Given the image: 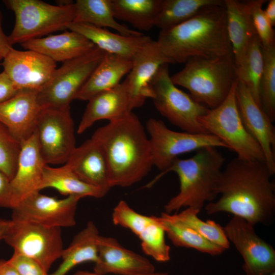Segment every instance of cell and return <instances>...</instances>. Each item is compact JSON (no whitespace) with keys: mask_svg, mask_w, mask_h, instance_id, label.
<instances>
[{"mask_svg":"<svg viewBox=\"0 0 275 275\" xmlns=\"http://www.w3.org/2000/svg\"><path fill=\"white\" fill-rule=\"evenodd\" d=\"M10 223V219H5L0 217V240H3Z\"/></svg>","mask_w":275,"mask_h":275,"instance_id":"cell-45","label":"cell"},{"mask_svg":"<svg viewBox=\"0 0 275 275\" xmlns=\"http://www.w3.org/2000/svg\"><path fill=\"white\" fill-rule=\"evenodd\" d=\"M0 275H20L8 260L0 259Z\"/></svg>","mask_w":275,"mask_h":275,"instance_id":"cell-43","label":"cell"},{"mask_svg":"<svg viewBox=\"0 0 275 275\" xmlns=\"http://www.w3.org/2000/svg\"><path fill=\"white\" fill-rule=\"evenodd\" d=\"M132 67L127 81L131 111L141 106L149 98L151 82L159 68L172 63L160 49L156 41L145 44L132 59Z\"/></svg>","mask_w":275,"mask_h":275,"instance_id":"cell-19","label":"cell"},{"mask_svg":"<svg viewBox=\"0 0 275 275\" xmlns=\"http://www.w3.org/2000/svg\"><path fill=\"white\" fill-rule=\"evenodd\" d=\"M171 79L175 85L188 90L196 101L214 108L226 98L237 79L233 56L191 58L181 70L171 76Z\"/></svg>","mask_w":275,"mask_h":275,"instance_id":"cell-5","label":"cell"},{"mask_svg":"<svg viewBox=\"0 0 275 275\" xmlns=\"http://www.w3.org/2000/svg\"><path fill=\"white\" fill-rule=\"evenodd\" d=\"M267 275H275V271L269 273Z\"/></svg>","mask_w":275,"mask_h":275,"instance_id":"cell-47","label":"cell"},{"mask_svg":"<svg viewBox=\"0 0 275 275\" xmlns=\"http://www.w3.org/2000/svg\"><path fill=\"white\" fill-rule=\"evenodd\" d=\"M146 128L150 136L153 166L161 171V176L179 155L208 147L228 149L212 134L174 131L160 120L150 118Z\"/></svg>","mask_w":275,"mask_h":275,"instance_id":"cell-11","label":"cell"},{"mask_svg":"<svg viewBox=\"0 0 275 275\" xmlns=\"http://www.w3.org/2000/svg\"><path fill=\"white\" fill-rule=\"evenodd\" d=\"M65 164L81 181L99 188L105 195L111 189L105 154L93 138L75 147Z\"/></svg>","mask_w":275,"mask_h":275,"instance_id":"cell-21","label":"cell"},{"mask_svg":"<svg viewBox=\"0 0 275 275\" xmlns=\"http://www.w3.org/2000/svg\"><path fill=\"white\" fill-rule=\"evenodd\" d=\"M102 147L111 187L141 181L153 166L151 146L138 117L130 112L98 128L91 137Z\"/></svg>","mask_w":275,"mask_h":275,"instance_id":"cell-2","label":"cell"},{"mask_svg":"<svg viewBox=\"0 0 275 275\" xmlns=\"http://www.w3.org/2000/svg\"><path fill=\"white\" fill-rule=\"evenodd\" d=\"M93 272L101 275H146L155 271L148 259L124 248L115 238L100 235Z\"/></svg>","mask_w":275,"mask_h":275,"instance_id":"cell-18","label":"cell"},{"mask_svg":"<svg viewBox=\"0 0 275 275\" xmlns=\"http://www.w3.org/2000/svg\"><path fill=\"white\" fill-rule=\"evenodd\" d=\"M131 67V60L106 53L75 99L88 101L96 95L116 87Z\"/></svg>","mask_w":275,"mask_h":275,"instance_id":"cell-27","label":"cell"},{"mask_svg":"<svg viewBox=\"0 0 275 275\" xmlns=\"http://www.w3.org/2000/svg\"><path fill=\"white\" fill-rule=\"evenodd\" d=\"M105 53L95 46L57 68L49 80L37 92V101L41 108L69 106Z\"/></svg>","mask_w":275,"mask_h":275,"instance_id":"cell-9","label":"cell"},{"mask_svg":"<svg viewBox=\"0 0 275 275\" xmlns=\"http://www.w3.org/2000/svg\"><path fill=\"white\" fill-rule=\"evenodd\" d=\"M237 79L226 98L217 107L209 109L198 119L202 127L245 160L265 162L262 150L245 128L241 121L236 98Z\"/></svg>","mask_w":275,"mask_h":275,"instance_id":"cell-7","label":"cell"},{"mask_svg":"<svg viewBox=\"0 0 275 275\" xmlns=\"http://www.w3.org/2000/svg\"><path fill=\"white\" fill-rule=\"evenodd\" d=\"M236 98L242 123L263 153L265 162L270 173H275V128L272 122L258 105L250 90L237 80Z\"/></svg>","mask_w":275,"mask_h":275,"instance_id":"cell-17","label":"cell"},{"mask_svg":"<svg viewBox=\"0 0 275 275\" xmlns=\"http://www.w3.org/2000/svg\"><path fill=\"white\" fill-rule=\"evenodd\" d=\"M3 59V58L0 56V65L1 64V62L2 61Z\"/></svg>","mask_w":275,"mask_h":275,"instance_id":"cell-48","label":"cell"},{"mask_svg":"<svg viewBox=\"0 0 275 275\" xmlns=\"http://www.w3.org/2000/svg\"><path fill=\"white\" fill-rule=\"evenodd\" d=\"M73 275H101L97 273H96L94 272H91L85 270H78ZM146 275H168L167 272H154L152 273L146 274Z\"/></svg>","mask_w":275,"mask_h":275,"instance_id":"cell-46","label":"cell"},{"mask_svg":"<svg viewBox=\"0 0 275 275\" xmlns=\"http://www.w3.org/2000/svg\"><path fill=\"white\" fill-rule=\"evenodd\" d=\"M74 5L75 17L73 22L109 28L126 36L144 34L117 22L114 14L112 0H77Z\"/></svg>","mask_w":275,"mask_h":275,"instance_id":"cell-29","label":"cell"},{"mask_svg":"<svg viewBox=\"0 0 275 275\" xmlns=\"http://www.w3.org/2000/svg\"><path fill=\"white\" fill-rule=\"evenodd\" d=\"M46 164L39 150L35 131L21 144L17 170L10 180L12 209L30 195L40 191Z\"/></svg>","mask_w":275,"mask_h":275,"instance_id":"cell-20","label":"cell"},{"mask_svg":"<svg viewBox=\"0 0 275 275\" xmlns=\"http://www.w3.org/2000/svg\"><path fill=\"white\" fill-rule=\"evenodd\" d=\"M241 275H247V274H246L244 273V274H241Z\"/></svg>","mask_w":275,"mask_h":275,"instance_id":"cell-49","label":"cell"},{"mask_svg":"<svg viewBox=\"0 0 275 275\" xmlns=\"http://www.w3.org/2000/svg\"><path fill=\"white\" fill-rule=\"evenodd\" d=\"M158 217L165 233L175 246L194 249L212 256L221 255L225 251L203 237L194 229L178 219L175 214L163 212Z\"/></svg>","mask_w":275,"mask_h":275,"instance_id":"cell-30","label":"cell"},{"mask_svg":"<svg viewBox=\"0 0 275 275\" xmlns=\"http://www.w3.org/2000/svg\"><path fill=\"white\" fill-rule=\"evenodd\" d=\"M130 112L132 111L127 84L125 79L116 87L99 93L88 100L77 132L78 134L83 133L99 120L113 121Z\"/></svg>","mask_w":275,"mask_h":275,"instance_id":"cell-23","label":"cell"},{"mask_svg":"<svg viewBox=\"0 0 275 275\" xmlns=\"http://www.w3.org/2000/svg\"><path fill=\"white\" fill-rule=\"evenodd\" d=\"M225 161L223 154L213 147L201 148L187 159L176 158L168 170L178 176L179 193L164 205V212L171 214L182 207L200 211L204 204L217 196L216 188Z\"/></svg>","mask_w":275,"mask_h":275,"instance_id":"cell-4","label":"cell"},{"mask_svg":"<svg viewBox=\"0 0 275 275\" xmlns=\"http://www.w3.org/2000/svg\"><path fill=\"white\" fill-rule=\"evenodd\" d=\"M3 240L14 253L34 260L47 272L64 250L61 228L26 220L11 218Z\"/></svg>","mask_w":275,"mask_h":275,"instance_id":"cell-10","label":"cell"},{"mask_svg":"<svg viewBox=\"0 0 275 275\" xmlns=\"http://www.w3.org/2000/svg\"><path fill=\"white\" fill-rule=\"evenodd\" d=\"M10 180L0 171V207L12 209Z\"/></svg>","mask_w":275,"mask_h":275,"instance_id":"cell-40","label":"cell"},{"mask_svg":"<svg viewBox=\"0 0 275 275\" xmlns=\"http://www.w3.org/2000/svg\"><path fill=\"white\" fill-rule=\"evenodd\" d=\"M53 188L61 194L101 198L105 194L99 188L89 185L78 178L65 164L60 167L46 164L44 168L41 189Z\"/></svg>","mask_w":275,"mask_h":275,"instance_id":"cell-31","label":"cell"},{"mask_svg":"<svg viewBox=\"0 0 275 275\" xmlns=\"http://www.w3.org/2000/svg\"><path fill=\"white\" fill-rule=\"evenodd\" d=\"M264 13L272 26L275 25V0H270L268 2Z\"/></svg>","mask_w":275,"mask_h":275,"instance_id":"cell-44","label":"cell"},{"mask_svg":"<svg viewBox=\"0 0 275 275\" xmlns=\"http://www.w3.org/2000/svg\"><path fill=\"white\" fill-rule=\"evenodd\" d=\"M200 212L198 209L186 208L175 214L178 219L194 229L207 240L225 250L229 249L230 242L226 236L224 227L212 220L202 221L198 216Z\"/></svg>","mask_w":275,"mask_h":275,"instance_id":"cell-36","label":"cell"},{"mask_svg":"<svg viewBox=\"0 0 275 275\" xmlns=\"http://www.w3.org/2000/svg\"><path fill=\"white\" fill-rule=\"evenodd\" d=\"M168 64H163L153 77L149 98L161 115L183 131L208 133L198 119L205 115L209 108L176 86L171 80Z\"/></svg>","mask_w":275,"mask_h":275,"instance_id":"cell-8","label":"cell"},{"mask_svg":"<svg viewBox=\"0 0 275 275\" xmlns=\"http://www.w3.org/2000/svg\"><path fill=\"white\" fill-rule=\"evenodd\" d=\"M224 5L223 0H162L155 26L166 30L193 17L203 8Z\"/></svg>","mask_w":275,"mask_h":275,"instance_id":"cell-33","label":"cell"},{"mask_svg":"<svg viewBox=\"0 0 275 275\" xmlns=\"http://www.w3.org/2000/svg\"><path fill=\"white\" fill-rule=\"evenodd\" d=\"M69 106L42 108L35 131L46 164H65L75 148L74 123Z\"/></svg>","mask_w":275,"mask_h":275,"instance_id":"cell-12","label":"cell"},{"mask_svg":"<svg viewBox=\"0 0 275 275\" xmlns=\"http://www.w3.org/2000/svg\"><path fill=\"white\" fill-rule=\"evenodd\" d=\"M21 144L0 123V171L10 180L13 178L17 170Z\"/></svg>","mask_w":275,"mask_h":275,"instance_id":"cell-37","label":"cell"},{"mask_svg":"<svg viewBox=\"0 0 275 275\" xmlns=\"http://www.w3.org/2000/svg\"><path fill=\"white\" fill-rule=\"evenodd\" d=\"M156 42L172 63H185L193 58L233 55L225 5L206 7L189 20L160 30Z\"/></svg>","mask_w":275,"mask_h":275,"instance_id":"cell-3","label":"cell"},{"mask_svg":"<svg viewBox=\"0 0 275 275\" xmlns=\"http://www.w3.org/2000/svg\"><path fill=\"white\" fill-rule=\"evenodd\" d=\"M2 16L0 10V56L4 58L13 48L9 41L8 36H7L2 28Z\"/></svg>","mask_w":275,"mask_h":275,"instance_id":"cell-42","label":"cell"},{"mask_svg":"<svg viewBox=\"0 0 275 275\" xmlns=\"http://www.w3.org/2000/svg\"><path fill=\"white\" fill-rule=\"evenodd\" d=\"M3 71L19 91H39L51 78L56 62L39 52L12 48L3 58Z\"/></svg>","mask_w":275,"mask_h":275,"instance_id":"cell-16","label":"cell"},{"mask_svg":"<svg viewBox=\"0 0 275 275\" xmlns=\"http://www.w3.org/2000/svg\"><path fill=\"white\" fill-rule=\"evenodd\" d=\"M251 14L257 35L262 46L267 47L275 44L274 31L267 19L263 5L265 0L245 1Z\"/></svg>","mask_w":275,"mask_h":275,"instance_id":"cell-38","label":"cell"},{"mask_svg":"<svg viewBox=\"0 0 275 275\" xmlns=\"http://www.w3.org/2000/svg\"><path fill=\"white\" fill-rule=\"evenodd\" d=\"M236 69L238 80L246 86L261 108L260 85L263 69V57L262 45L257 35L251 41L242 62Z\"/></svg>","mask_w":275,"mask_h":275,"instance_id":"cell-34","label":"cell"},{"mask_svg":"<svg viewBox=\"0 0 275 275\" xmlns=\"http://www.w3.org/2000/svg\"><path fill=\"white\" fill-rule=\"evenodd\" d=\"M8 261L20 275H48L36 261L19 254L13 252Z\"/></svg>","mask_w":275,"mask_h":275,"instance_id":"cell-39","label":"cell"},{"mask_svg":"<svg viewBox=\"0 0 275 275\" xmlns=\"http://www.w3.org/2000/svg\"><path fill=\"white\" fill-rule=\"evenodd\" d=\"M67 30L80 34L106 53L130 60L145 44L152 40L149 36L144 34L126 36L113 33L105 28L81 22L70 23Z\"/></svg>","mask_w":275,"mask_h":275,"instance_id":"cell-24","label":"cell"},{"mask_svg":"<svg viewBox=\"0 0 275 275\" xmlns=\"http://www.w3.org/2000/svg\"><path fill=\"white\" fill-rule=\"evenodd\" d=\"M263 69L260 85L261 108L273 123L275 120V44L262 46Z\"/></svg>","mask_w":275,"mask_h":275,"instance_id":"cell-35","label":"cell"},{"mask_svg":"<svg viewBox=\"0 0 275 275\" xmlns=\"http://www.w3.org/2000/svg\"><path fill=\"white\" fill-rule=\"evenodd\" d=\"M19 91L4 71L0 73V103L14 96Z\"/></svg>","mask_w":275,"mask_h":275,"instance_id":"cell-41","label":"cell"},{"mask_svg":"<svg viewBox=\"0 0 275 275\" xmlns=\"http://www.w3.org/2000/svg\"><path fill=\"white\" fill-rule=\"evenodd\" d=\"M162 0H112L116 19L129 22L139 30L155 26Z\"/></svg>","mask_w":275,"mask_h":275,"instance_id":"cell-32","label":"cell"},{"mask_svg":"<svg viewBox=\"0 0 275 275\" xmlns=\"http://www.w3.org/2000/svg\"><path fill=\"white\" fill-rule=\"evenodd\" d=\"M264 161L237 157L222 170L215 202L208 203L207 213L225 212L244 219L255 226L269 224L275 212V183Z\"/></svg>","mask_w":275,"mask_h":275,"instance_id":"cell-1","label":"cell"},{"mask_svg":"<svg viewBox=\"0 0 275 275\" xmlns=\"http://www.w3.org/2000/svg\"><path fill=\"white\" fill-rule=\"evenodd\" d=\"M112 217L114 224L129 229L139 237L145 254L160 262L170 260V247L158 216L141 214L121 200L114 208Z\"/></svg>","mask_w":275,"mask_h":275,"instance_id":"cell-15","label":"cell"},{"mask_svg":"<svg viewBox=\"0 0 275 275\" xmlns=\"http://www.w3.org/2000/svg\"><path fill=\"white\" fill-rule=\"evenodd\" d=\"M254 227L244 219L233 216L224 229L242 257L244 273L267 275L275 271V250L257 234Z\"/></svg>","mask_w":275,"mask_h":275,"instance_id":"cell-13","label":"cell"},{"mask_svg":"<svg viewBox=\"0 0 275 275\" xmlns=\"http://www.w3.org/2000/svg\"><path fill=\"white\" fill-rule=\"evenodd\" d=\"M21 45L25 49L42 54L54 62L63 63L80 57L96 46L85 36L70 30L30 40Z\"/></svg>","mask_w":275,"mask_h":275,"instance_id":"cell-25","label":"cell"},{"mask_svg":"<svg viewBox=\"0 0 275 275\" xmlns=\"http://www.w3.org/2000/svg\"><path fill=\"white\" fill-rule=\"evenodd\" d=\"M37 93L33 91H20L0 103V123L21 143L35 131L36 120L41 109Z\"/></svg>","mask_w":275,"mask_h":275,"instance_id":"cell-22","label":"cell"},{"mask_svg":"<svg viewBox=\"0 0 275 275\" xmlns=\"http://www.w3.org/2000/svg\"><path fill=\"white\" fill-rule=\"evenodd\" d=\"M15 21L8 36L12 45L22 44L54 32L67 29L75 17L74 2L53 5L40 0H6Z\"/></svg>","mask_w":275,"mask_h":275,"instance_id":"cell-6","label":"cell"},{"mask_svg":"<svg viewBox=\"0 0 275 275\" xmlns=\"http://www.w3.org/2000/svg\"><path fill=\"white\" fill-rule=\"evenodd\" d=\"M224 5L227 33L236 68L242 62L257 34L245 1L224 0Z\"/></svg>","mask_w":275,"mask_h":275,"instance_id":"cell-26","label":"cell"},{"mask_svg":"<svg viewBox=\"0 0 275 275\" xmlns=\"http://www.w3.org/2000/svg\"><path fill=\"white\" fill-rule=\"evenodd\" d=\"M100 235L95 224L89 221L64 249L62 261L57 269L48 275H66L75 266L87 262L95 263L98 257V241Z\"/></svg>","mask_w":275,"mask_h":275,"instance_id":"cell-28","label":"cell"},{"mask_svg":"<svg viewBox=\"0 0 275 275\" xmlns=\"http://www.w3.org/2000/svg\"><path fill=\"white\" fill-rule=\"evenodd\" d=\"M82 198L79 196H69L60 199L35 192L12 209L11 218L50 227H71L76 224L77 206Z\"/></svg>","mask_w":275,"mask_h":275,"instance_id":"cell-14","label":"cell"}]
</instances>
